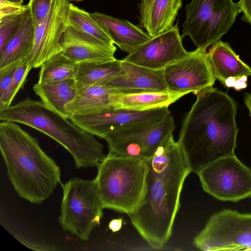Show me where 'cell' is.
<instances>
[{"label":"cell","instance_id":"6da1fadb","mask_svg":"<svg viewBox=\"0 0 251 251\" xmlns=\"http://www.w3.org/2000/svg\"><path fill=\"white\" fill-rule=\"evenodd\" d=\"M146 163L144 193L129 216L141 237L158 250L171 236L183 183L191 172L173 133L164 139L151 157L146 159Z\"/></svg>","mask_w":251,"mask_h":251},{"label":"cell","instance_id":"7a4b0ae2","mask_svg":"<svg viewBox=\"0 0 251 251\" xmlns=\"http://www.w3.org/2000/svg\"><path fill=\"white\" fill-rule=\"evenodd\" d=\"M195 95L178 142L191 173H197L218 158L235 154L238 128L237 104L227 93L212 87Z\"/></svg>","mask_w":251,"mask_h":251},{"label":"cell","instance_id":"3957f363","mask_svg":"<svg viewBox=\"0 0 251 251\" xmlns=\"http://www.w3.org/2000/svg\"><path fill=\"white\" fill-rule=\"evenodd\" d=\"M0 149L8 178L20 197L38 204L51 195L60 182V169L36 138L16 123L3 121Z\"/></svg>","mask_w":251,"mask_h":251},{"label":"cell","instance_id":"277c9868","mask_svg":"<svg viewBox=\"0 0 251 251\" xmlns=\"http://www.w3.org/2000/svg\"><path fill=\"white\" fill-rule=\"evenodd\" d=\"M46 106L26 98L0 110V120L22 124L51 138L73 157L77 168L97 167L104 159L103 146L94 135Z\"/></svg>","mask_w":251,"mask_h":251},{"label":"cell","instance_id":"5b68a950","mask_svg":"<svg viewBox=\"0 0 251 251\" xmlns=\"http://www.w3.org/2000/svg\"><path fill=\"white\" fill-rule=\"evenodd\" d=\"M97 168L95 179L103 208L129 216L144 193L146 160L109 152Z\"/></svg>","mask_w":251,"mask_h":251},{"label":"cell","instance_id":"8992f818","mask_svg":"<svg viewBox=\"0 0 251 251\" xmlns=\"http://www.w3.org/2000/svg\"><path fill=\"white\" fill-rule=\"evenodd\" d=\"M59 223L64 230L87 240L100 224L104 208L96 179L75 178L62 185Z\"/></svg>","mask_w":251,"mask_h":251},{"label":"cell","instance_id":"52a82bcc","mask_svg":"<svg viewBox=\"0 0 251 251\" xmlns=\"http://www.w3.org/2000/svg\"><path fill=\"white\" fill-rule=\"evenodd\" d=\"M185 11L182 38L188 36L197 48L206 50L228 31L240 13L232 0H192Z\"/></svg>","mask_w":251,"mask_h":251},{"label":"cell","instance_id":"ba28073f","mask_svg":"<svg viewBox=\"0 0 251 251\" xmlns=\"http://www.w3.org/2000/svg\"><path fill=\"white\" fill-rule=\"evenodd\" d=\"M193 245L204 251H251V213L230 209L215 212Z\"/></svg>","mask_w":251,"mask_h":251},{"label":"cell","instance_id":"9c48e42d","mask_svg":"<svg viewBox=\"0 0 251 251\" xmlns=\"http://www.w3.org/2000/svg\"><path fill=\"white\" fill-rule=\"evenodd\" d=\"M196 174L203 190L217 200L237 202L251 198V170L235 154L218 158Z\"/></svg>","mask_w":251,"mask_h":251},{"label":"cell","instance_id":"30bf717a","mask_svg":"<svg viewBox=\"0 0 251 251\" xmlns=\"http://www.w3.org/2000/svg\"><path fill=\"white\" fill-rule=\"evenodd\" d=\"M176 128L169 115L156 123L110 133L104 139L109 152L147 159L151 157L164 139Z\"/></svg>","mask_w":251,"mask_h":251},{"label":"cell","instance_id":"8fae6325","mask_svg":"<svg viewBox=\"0 0 251 251\" xmlns=\"http://www.w3.org/2000/svg\"><path fill=\"white\" fill-rule=\"evenodd\" d=\"M170 115L168 107L145 111L111 109L73 115L69 119L88 132L104 138L113 132L156 123Z\"/></svg>","mask_w":251,"mask_h":251},{"label":"cell","instance_id":"7c38bea8","mask_svg":"<svg viewBox=\"0 0 251 251\" xmlns=\"http://www.w3.org/2000/svg\"><path fill=\"white\" fill-rule=\"evenodd\" d=\"M164 75L169 91L194 94L212 87L216 80L206 50L199 48L166 67Z\"/></svg>","mask_w":251,"mask_h":251},{"label":"cell","instance_id":"4fadbf2b","mask_svg":"<svg viewBox=\"0 0 251 251\" xmlns=\"http://www.w3.org/2000/svg\"><path fill=\"white\" fill-rule=\"evenodd\" d=\"M70 3L68 0H54L43 23L35 29L33 45L27 58L32 68H37L61 51L60 39L68 25Z\"/></svg>","mask_w":251,"mask_h":251},{"label":"cell","instance_id":"5bb4252c","mask_svg":"<svg viewBox=\"0 0 251 251\" xmlns=\"http://www.w3.org/2000/svg\"><path fill=\"white\" fill-rule=\"evenodd\" d=\"M176 23L168 31L145 42L123 60L152 69H164L189 54L184 48Z\"/></svg>","mask_w":251,"mask_h":251},{"label":"cell","instance_id":"9a60e30c","mask_svg":"<svg viewBox=\"0 0 251 251\" xmlns=\"http://www.w3.org/2000/svg\"><path fill=\"white\" fill-rule=\"evenodd\" d=\"M207 55L216 79L225 87L237 91L247 88L251 68L240 58L228 43L221 40L217 42L209 48Z\"/></svg>","mask_w":251,"mask_h":251},{"label":"cell","instance_id":"2e32d148","mask_svg":"<svg viewBox=\"0 0 251 251\" xmlns=\"http://www.w3.org/2000/svg\"><path fill=\"white\" fill-rule=\"evenodd\" d=\"M121 72L104 86L120 93L169 91L164 69H152L121 60Z\"/></svg>","mask_w":251,"mask_h":251},{"label":"cell","instance_id":"e0dca14e","mask_svg":"<svg viewBox=\"0 0 251 251\" xmlns=\"http://www.w3.org/2000/svg\"><path fill=\"white\" fill-rule=\"evenodd\" d=\"M61 51L76 63L112 60L116 47L112 48L99 39L68 25L60 39Z\"/></svg>","mask_w":251,"mask_h":251},{"label":"cell","instance_id":"ac0fdd59","mask_svg":"<svg viewBox=\"0 0 251 251\" xmlns=\"http://www.w3.org/2000/svg\"><path fill=\"white\" fill-rule=\"evenodd\" d=\"M181 6L182 0H141L140 25L151 37L167 31L174 26Z\"/></svg>","mask_w":251,"mask_h":251},{"label":"cell","instance_id":"d6986e66","mask_svg":"<svg viewBox=\"0 0 251 251\" xmlns=\"http://www.w3.org/2000/svg\"><path fill=\"white\" fill-rule=\"evenodd\" d=\"M90 15L108 34L114 44L128 53L152 38L147 32L127 20L97 12Z\"/></svg>","mask_w":251,"mask_h":251},{"label":"cell","instance_id":"ffe728a7","mask_svg":"<svg viewBox=\"0 0 251 251\" xmlns=\"http://www.w3.org/2000/svg\"><path fill=\"white\" fill-rule=\"evenodd\" d=\"M188 94L170 91L120 93L113 90L111 100L114 109L145 111L168 107Z\"/></svg>","mask_w":251,"mask_h":251},{"label":"cell","instance_id":"44dd1931","mask_svg":"<svg viewBox=\"0 0 251 251\" xmlns=\"http://www.w3.org/2000/svg\"><path fill=\"white\" fill-rule=\"evenodd\" d=\"M33 89L46 106L69 119L66 106L77 94L78 85L75 78L47 84L37 83Z\"/></svg>","mask_w":251,"mask_h":251},{"label":"cell","instance_id":"7402d4cb","mask_svg":"<svg viewBox=\"0 0 251 251\" xmlns=\"http://www.w3.org/2000/svg\"><path fill=\"white\" fill-rule=\"evenodd\" d=\"M35 29L29 8L21 27L0 52V69L27 59L33 47Z\"/></svg>","mask_w":251,"mask_h":251},{"label":"cell","instance_id":"603a6c76","mask_svg":"<svg viewBox=\"0 0 251 251\" xmlns=\"http://www.w3.org/2000/svg\"><path fill=\"white\" fill-rule=\"evenodd\" d=\"M121 60L77 63L75 79L81 85H104L119 74Z\"/></svg>","mask_w":251,"mask_h":251},{"label":"cell","instance_id":"cb8c5ba5","mask_svg":"<svg viewBox=\"0 0 251 251\" xmlns=\"http://www.w3.org/2000/svg\"><path fill=\"white\" fill-rule=\"evenodd\" d=\"M77 64L59 52L45 61L41 69L37 83L47 84L75 78Z\"/></svg>","mask_w":251,"mask_h":251},{"label":"cell","instance_id":"d4e9b609","mask_svg":"<svg viewBox=\"0 0 251 251\" xmlns=\"http://www.w3.org/2000/svg\"><path fill=\"white\" fill-rule=\"evenodd\" d=\"M68 23L73 28L99 39L107 45L116 47L110 37L92 18L90 13L73 3L70 5Z\"/></svg>","mask_w":251,"mask_h":251},{"label":"cell","instance_id":"484cf974","mask_svg":"<svg viewBox=\"0 0 251 251\" xmlns=\"http://www.w3.org/2000/svg\"><path fill=\"white\" fill-rule=\"evenodd\" d=\"M32 69L27 59L23 60L20 63L8 88L0 98V110L11 105L14 97L23 86L29 72Z\"/></svg>","mask_w":251,"mask_h":251},{"label":"cell","instance_id":"4316f807","mask_svg":"<svg viewBox=\"0 0 251 251\" xmlns=\"http://www.w3.org/2000/svg\"><path fill=\"white\" fill-rule=\"evenodd\" d=\"M28 10V6L22 11L0 17V52L18 31Z\"/></svg>","mask_w":251,"mask_h":251},{"label":"cell","instance_id":"83f0119b","mask_svg":"<svg viewBox=\"0 0 251 251\" xmlns=\"http://www.w3.org/2000/svg\"><path fill=\"white\" fill-rule=\"evenodd\" d=\"M54 0H29L28 6L35 28L46 18Z\"/></svg>","mask_w":251,"mask_h":251},{"label":"cell","instance_id":"f1b7e54d","mask_svg":"<svg viewBox=\"0 0 251 251\" xmlns=\"http://www.w3.org/2000/svg\"><path fill=\"white\" fill-rule=\"evenodd\" d=\"M23 61L15 62L5 68L0 69V98L8 88L18 67Z\"/></svg>","mask_w":251,"mask_h":251},{"label":"cell","instance_id":"f546056e","mask_svg":"<svg viewBox=\"0 0 251 251\" xmlns=\"http://www.w3.org/2000/svg\"><path fill=\"white\" fill-rule=\"evenodd\" d=\"M12 234L22 244L32 250L36 251L56 250V249L54 247L44 243L30 240V239H28L27 237H25L24 236L20 234L16 233V232Z\"/></svg>","mask_w":251,"mask_h":251},{"label":"cell","instance_id":"4dcf8cb0","mask_svg":"<svg viewBox=\"0 0 251 251\" xmlns=\"http://www.w3.org/2000/svg\"><path fill=\"white\" fill-rule=\"evenodd\" d=\"M27 7L28 5H23L13 3L6 0H0V17L22 11Z\"/></svg>","mask_w":251,"mask_h":251},{"label":"cell","instance_id":"1f68e13d","mask_svg":"<svg viewBox=\"0 0 251 251\" xmlns=\"http://www.w3.org/2000/svg\"><path fill=\"white\" fill-rule=\"evenodd\" d=\"M237 4L239 12L243 13L242 19L251 25V0H239Z\"/></svg>","mask_w":251,"mask_h":251},{"label":"cell","instance_id":"d6a6232c","mask_svg":"<svg viewBox=\"0 0 251 251\" xmlns=\"http://www.w3.org/2000/svg\"><path fill=\"white\" fill-rule=\"evenodd\" d=\"M123 219L118 218L112 220L109 223L108 228L113 232L119 231L123 225Z\"/></svg>","mask_w":251,"mask_h":251},{"label":"cell","instance_id":"836d02e7","mask_svg":"<svg viewBox=\"0 0 251 251\" xmlns=\"http://www.w3.org/2000/svg\"><path fill=\"white\" fill-rule=\"evenodd\" d=\"M244 99L245 104L248 108L250 112V116L251 117V94H245Z\"/></svg>","mask_w":251,"mask_h":251},{"label":"cell","instance_id":"e575fe53","mask_svg":"<svg viewBox=\"0 0 251 251\" xmlns=\"http://www.w3.org/2000/svg\"><path fill=\"white\" fill-rule=\"evenodd\" d=\"M6 0L8 1L9 2H10L13 3L17 4H22L23 2V0Z\"/></svg>","mask_w":251,"mask_h":251},{"label":"cell","instance_id":"d590c367","mask_svg":"<svg viewBox=\"0 0 251 251\" xmlns=\"http://www.w3.org/2000/svg\"><path fill=\"white\" fill-rule=\"evenodd\" d=\"M83 0H69V1H74V2H77L82 1Z\"/></svg>","mask_w":251,"mask_h":251}]
</instances>
